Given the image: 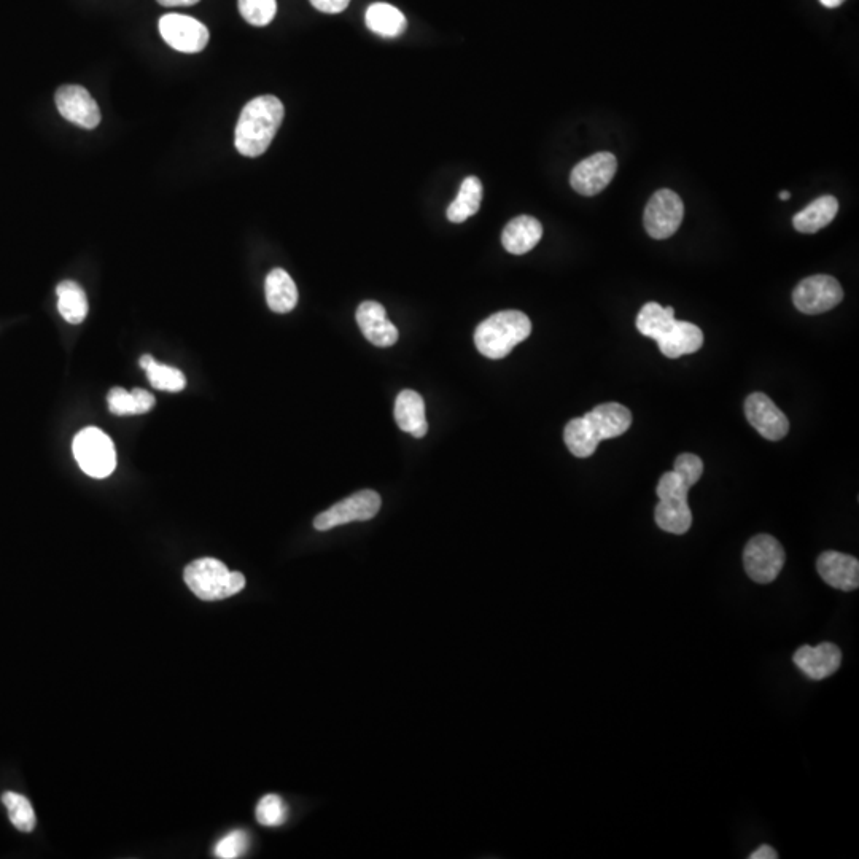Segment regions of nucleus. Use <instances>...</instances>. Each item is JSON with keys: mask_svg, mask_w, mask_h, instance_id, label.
Wrapping results in <instances>:
<instances>
[{"mask_svg": "<svg viewBox=\"0 0 859 859\" xmlns=\"http://www.w3.org/2000/svg\"><path fill=\"white\" fill-rule=\"evenodd\" d=\"M632 425V413L619 403H605L583 417L570 420L565 427L564 440L568 451L578 459L594 454L600 441L624 435Z\"/></svg>", "mask_w": 859, "mask_h": 859, "instance_id": "f257e3e1", "label": "nucleus"}, {"mask_svg": "<svg viewBox=\"0 0 859 859\" xmlns=\"http://www.w3.org/2000/svg\"><path fill=\"white\" fill-rule=\"evenodd\" d=\"M284 104L276 96L265 94L252 99L242 109L234 145L242 156L257 158L268 150L284 121Z\"/></svg>", "mask_w": 859, "mask_h": 859, "instance_id": "f03ea898", "label": "nucleus"}, {"mask_svg": "<svg viewBox=\"0 0 859 859\" xmlns=\"http://www.w3.org/2000/svg\"><path fill=\"white\" fill-rule=\"evenodd\" d=\"M532 322L524 312L502 311L479 323L475 331L476 349L484 357L500 360L529 338Z\"/></svg>", "mask_w": 859, "mask_h": 859, "instance_id": "7ed1b4c3", "label": "nucleus"}, {"mask_svg": "<svg viewBox=\"0 0 859 859\" xmlns=\"http://www.w3.org/2000/svg\"><path fill=\"white\" fill-rule=\"evenodd\" d=\"M185 583L201 600H223L239 594L245 587L242 573L230 572L220 560L212 557L193 560L185 572Z\"/></svg>", "mask_w": 859, "mask_h": 859, "instance_id": "20e7f679", "label": "nucleus"}, {"mask_svg": "<svg viewBox=\"0 0 859 859\" xmlns=\"http://www.w3.org/2000/svg\"><path fill=\"white\" fill-rule=\"evenodd\" d=\"M72 449L83 473L91 478H107L117 467V452L113 441L99 428L88 427L78 433Z\"/></svg>", "mask_w": 859, "mask_h": 859, "instance_id": "39448f33", "label": "nucleus"}, {"mask_svg": "<svg viewBox=\"0 0 859 859\" xmlns=\"http://www.w3.org/2000/svg\"><path fill=\"white\" fill-rule=\"evenodd\" d=\"M785 560V549L780 545V541L766 533L751 538L743 551L745 572L758 584H769L777 580Z\"/></svg>", "mask_w": 859, "mask_h": 859, "instance_id": "423d86ee", "label": "nucleus"}, {"mask_svg": "<svg viewBox=\"0 0 859 859\" xmlns=\"http://www.w3.org/2000/svg\"><path fill=\"white\" fill-rule=\"evenodd\" d=\"M685 217V204L675 191L659 190L651 196L646 204L645 222L646 233L651 238L662 241L677 233Z\"/></svg>", "mask_w": 859, "mask_h": 859, "instance_id": "0eeeda50", "label": "nucleus"}, {"mask_svg": "<svg viewBox=\"0 0 859 859\" xmlns=\"http://www.w3.org/2000/svg\"><path fill=\"white\" fill-rule=\"evenodd\" d=\"M381 503V497L374 490H360L315 517L314 527L325 532L350 522L370 521L381 510Z\"/></svg>", "mask_w": 859, "mask_h": 859, "instance_id": "6e6552de", "label": "nucleus"}, {"mask_svg": "<svg viewBox=\"0 0 859 859\" xmlns=\"http://www.w3.org/2000/svg\"><path fill=\"white\" fill-rule=\"evenodd\" d=\"M844 300V290L837 279L825 274L810 276L794 288L793 303L802 314L817 315L831 311Z\"/></svg>", "mask_w": 859, "mask_h": 859, "instance_id": "1a4fd4ad", "label": "nucleus"}, {"mask_svg": "<svg viewBox=\"0 0 859 859\" xmlns=\"http://www.w3.org/2000/svg\"><path fill=\"white\" fill-rule=\"evenodd\" d=\"M158 28L164 42L180 53H188V55L199 53L209 43L210 34L206 24L191 16L179 15V13L164 15Z\"/></svg>", "mask_w": 859, "mask_h": 859, "instance_id": "9d476101", "label": "nucleus"}, {"mask_svg": "<svg viewBox=\"0 0 859 859\" xmlns=\"http://www.w3.org/2000/svg\"><path fill=\"white\" fill-rule=\"evenodd\" d=\"M618 169L616 156L610 152L595 153L576 164L570 175V185L583 196L599 195L610 185Z\"/></svg>", "mask_w": 859, "mask_h": 859, "instance_id": "9b49d317", "label": "nucleus"}, {"mask_svg": "<svg viewBox=\"0 0 859 859\" xmlns=\"http://www.w3.org/2000/svg\"><path fill=\"white\" fill-rule=\"evenodd\" d=\"M56 107L70 123L80 128L94 129L101 123L98 102L80 85H64L56 91Z\"/></svg>", "mask_w": 859, "mask_h": 859, "instance_id": "f8f14e48", "label": "nucleus"}, {"mask_svg": "<svg viewBox=\"0 0 859 859\" xmlns=\"http://www.w3.org/2000/svg\"><path fill=\"white\" fill-rule=\"evenodd\" d=\"M745 414L748 422L766 440H783L790 432V420L764 393H751L745 401Z\"/></svg>", "mask_w": 859, "mask_h": 859, "instance_id": "ddd939ff", "label": "nucleus"}, {"mask_svg": "<svg viewBox=\"0 0 859 859\" xmlns=\"http://www.w3.org/2000/svg\"><path fill=\"white\" fill-rule=\"evenodd\" d=\"M793 661L810 680H825L840 669L842 651L829 642L818 646L804 645L794 653Z\"/></svg>", "mask_w": 859, "mask_h": 859, "instance_id": "4468645a", "label": "nucleus"}, {"mask_svg": "<svg viewBox=\"0 0 859 859\" xmlns=\"http://www.w3.org/2000/svg\"><path fill=\"white\" fill-rule=\"evenodd\" d=\"M817 570L828 586L840 591H856L859 586V562L853 556L826 551L818 557Z\"/></svg>", "mask_w": 859, "mask_h": 859, "instance_id": "2eb2a0df", "label": "nucleus"}, {"mask_svg": "<svg viewBox=\"0 0 859 859\" xmlns=\"http://www.w3.org/2000/svg\"><path fill=\"white\" fill-rule=\"evenodd\" d=\"M357 323L363 336L378 347H390L398 341V330L385 314L382 304L365 301L357 309Z\"/></svg>", "mask_w": 859, "mask_h": 859, "instance_id": "dca6fc26", "label": "nucleus"}, {"mask_svg": "<svg viewBox=\"0 0 859 859\" xmlns=\"http://www.w3.org/2000/svg\"><path fill=\"white\" fill-rule=\"evenodd\" d=\"M656 343L665 357H683V355L694 354L704 346V333L694 323L675 319L672 325L656 339Z\"/></svg>", "mask_w": 859, "mask_h": 859, "instance_id": "f3484780", "label": "nucleus"}, {"mask_svg": "<svg viewBox=\"0 0 859 859\" xmlns=\"http://www.w3.org/2000/svg\"><path fill=\"white\" fill-rule=\"evenodd\" d=\"M543 236V226L538 222L537 218L530 215H521L511 220L505 226L502 234V244L506 252L513 255H524L535 249V245L540 242Z\"/></svg>", "mask_w": 859, "mask_h": 859, "instance_id": "a211bd4d", "label": "nucleus"}, {"mask_svg": "<svg viewBox=\"0 0 859 859\" xmlns=\"http://www.w3.org/2000/svg\"><path fill=\"white\" fill-rule=\"evenodd\" d=\"M395 420L403 432L414 438H424L428 432L425 403L414 390H403L395 401Z\"/></svg>", "mask_w": 859, "mask_h": 859, "instance_id": "6ab92c4d", "label": "nucleus"}, {"mask_svg": "<svg viewBox=\"0 0 859 859\" xmlns=\"http://www.w3.org/2000/svg\"><path fill=\"white\" fill-rule=\"evenodd\" d=\"M837 212H839L837 199L831 195L821 196L802 209L799 214L794 215L793 225L799 233H818L836 218Z\"/></svg>", "mask_w": 859, "mask_h": 859, "instance_id": "aec40b11", "label": "nucleus"}, {"mask_svg": "<svg viewBox=\"0 0 859 859\" xmlns=\"http://www.w3.org/2000/svg\"><path fill=\"white\" fill-rule=\"evenodd\" d=\"M266 301L269 309L277 314H287L298 303V288L284 269H273L266 277Z\"/></svg>", "mask_w": 859, "mask_h": 859, "instance_id": "412c9836", "label": "nucleus"}, {"mask_svg": "<svg viewBox=\"0 0 859 859\" xmlns=\"http://www.w3.org/2000/svg\"><path fill=\"white\" fill-rule=\"evenodd\" d=\"M654 519L659 529L673 535H685L692 525V513L688 500L664 498L654 511Z\"/></svg>", "mask_w": 859, "mask_h": 859, "instance_id": "4be33fe9", "label": "nucleus"}, {"mask_svg": "<svg viewBox=\"0 0 859 859\" xmlns=\"http://www.w3.org/2000/svg\"><path fill=\"white\" fill-rule=\"evenodd\" d=\"M365 23L370 31L374 34L382 35V37H398L403 34L408 28V21L405 15L390 4H373L368 7L365 15Z\"/></svg>", "mask_w": 859, "mask_h": 859, "instance_id": "5701e85b", "label": "nucleus"}, {"mask_svg": "<svg viewBox=\"0 0 859 859\" xmlns=\"http://www.w3.org/2000/svg\"><path fill=\"white\" fill-rule=\"evenodd\" d=\"M482 201V183L475 175H470L460 185L459 195L447 207V218L452 223H463L478 214Z\"/></svg>", "mask_w": 859, "mask_h": 859, "instance_id": "b1692460", "label": "nucleus"}, {"mask_svg": "<svg viewBox=\"0 0 859 859\" xmlns=\"http://www.w3.org/2000/svg\"><path fill=\"white\" fill-rule=\"evenodd\" d=\"M110 413L115 416H136L145 414L155 406V397L147 390L134 389L131 392L115 387L107 395Z\"/></svg>", "mask_w": 859, "mask_h": 859, "instance_id": "393cba45", "label": "nucleus"}, {"mask_svg": "<svg viewBox=\"0 0 859 859\" xmlns=\"http://www.w3.org/2000/svg\"><path fill=\"white\" fill-rule=\"evenodd\" d=\"M58 295L59 314L63 315L66 322L78 325L86 319L88 314V298L83 290L74 280H64L56 287Z\"/></svg>", "mask_w": 859, "mask_h": 859, "instance_id": "a878e982", "label": "nucleus"}, {"mask_svg": "<svg viewBox=\"0 0 859 859\" xmlns=\"http://www.w3.org/2000/svg\"><path fill=\"white\" fill-rule=\"evenodd\" d=\"M139 363L147 373L148 381L155 389L164 390V392H182L187 387V379L183 376L182 371L155 362L152 355H142Z\"/></svg>", "mask_w": 859, "mask_h": 859, "instance_id": "bb28decb", "label": "nucleus"}, {"mask_svg": "<svg viewBox=\"0 0 859 859\" xmlns=\"http://www.w3.org/2000/svg\"><path fill=\"white\" fill-rule=\"evenodd\" d=\"M675 320L673 308H662L661 304L646 303L637 315V330L646 338L656 341Z\"/></svg>", "mask_w": 859, "mask_h": 859, "instance_id": "cd10ccee", "label": "nucleus"}, {"mask_svg": "<svg viewBox=\"0 0 859 859\" xmlns=\"http://www.w3.org/2000/svg\"><path fill=\"white\" fill-rule=\"evenodd\" d=\"M2 802L8 810V817L18 831L31 832L35 828V813L28 797L23 794L7 791L2 796Z\"/></svg>", "mask_w": 859, "mask_h": 859, "instance_id": "c85d7f7f", "label": "nucleus"}, {"mask_svg": "<svg viewBox=\"0 0 859 859\" xmlns=\"http://www.w3.org/2000/svg\"><path fill=\"white\" fill-rule=\"evenodd\" d=\"M239 12L247 23L263 28L274 20L277 2L276 0H239Z\"/></svg>", "mask_w": 859, "mask_h": 859, "instance_id": "c756f323", "label": "nucleus"}, {"mask_svg": "<svg viewBox=\"0 0 859 859\" xmlns=\"http://www.w3.org/2000/svg\"><path fill=\"white\" fill-rule=\"evenodd\" d=\"M288 818L285 802L276 794H268L257 805V821L261 826L276 828L284 825Z\"/></svg>", "mask_w": 859, "mask_h": 859, "instance_id": "7c9ffc66", "label": "nucleus"}, {"mask_svg": "<svg viewBox=\"0 0 859 859\" xmlns=\"http://www.w3.org/2000/svg\"><path fill=\"white\" fill-rule=\"evenodd\" d=\"M694 486L689 479L678 473V471H667L659 479L657 484V497L659 500L664 498H678V500H688L689 489Z\"/></svg>", "mask_w": 859, "mask_h": 859, "instance_id": "2f4dec72", "label": "nucleus"}, {"mask_svg": "<svg viewBox=\"0 0 859 859\" xmlns=\"http://www.w3.org/2000/svg\"><path fill=\"white\" fill-rule=\"evenodd\" d=\"M249 844V834L241 831V829H236V831L230 832L228 836L223 837L222 840H218L214 850L215 856L220 859L241 858L247 852Z\"/></svg>", "mask_w": 859, "mask_h": 859, "instance_id": "473e14b6", "label": "nucleus"}, {"mask_svg": "<svg viewBox=\"0 0 859 859\" xmlns=\"http://www.w3.org/2000/svg\"><path fill=\"white\" fill-rule=\"evenodd\" d=\"M673 470L681 473V475L685 476L686 479H689L692 484H696V482L702 478V475H704V462H702L700 457H697V455L681 454L678 455L677 460H675Z\"/></svg>", "mask_w": 859, "mask_h": 859, "instance_id": "72a5a7b5", "label": "nucleus"}, {"mask_svg": "<svg viewBox=\"0 0 859 859\" xmlns=\"http://www.w3.org/2000/svg\"><path fill=\"white\" fill-rule=\"evenodd\" d=\"M311 4L320 12L335 15L344 12L349 7L350 0H311Z\"/></svg>", "mask_w": 859, "mask_h": 859, "instance_id": "f704fd0d", "label": "nucleus"}, {"mask_svg": "<svg viewBox=\"0 0 859 859\" xmlns=\"http://www.w3.org/2000/svg\"><path fill=\"white\" fill-rule=\"evenodd\" d=\"M750 859H778V853L770 845L764 844L756 852L751 853Z\"/></svg>", "mask_w": 859, "mask_h": 859, "instance_id": "c9c22d12", "label": "nucleus"}, {"mask_svg": "<svg viewBox=\"0 0 859 859\" xmlns=\"http://www.w3.org/2000/svg\"><path fill=\"white\" fill-rule=\"evenodd\" d=\"M163 7H191L198 4L199 0H156Z\"/></svg>", "mask_w": 859, "mask_h": 859, "instance_id": "e433bc0d", "label": "nucleus"}, {"mask_svg": "<svg viewBox=\"0 0 859 859\" xmlns=\"http://www.w3.org/2000/svg\"><path fill=\"white\" fill-rule=\"evenodd\" d=\"M820 2L821 5H825L826 8H836L844 4L845 0H820Z\"/></svg>", "mask_w": 859, "mask_h": 859, "instance_id": "4c0bfd02", "label": "nucleus"}, {"mask_svg": "<svg viewBox=\"0 0 859 859\" xmlns=\"http://www.w3.org/2000/svg\"><path fill=\"white\" fill-rule=\"evenodd\" d=\"M790 198H791L790 191H782V193H780V199H782V201H788V199H790Z\"/></svg>", "mask_w": 859, "mask_h": 859, "instance_id": "58836bf2", "label": "nucleus"}]
</instances>
